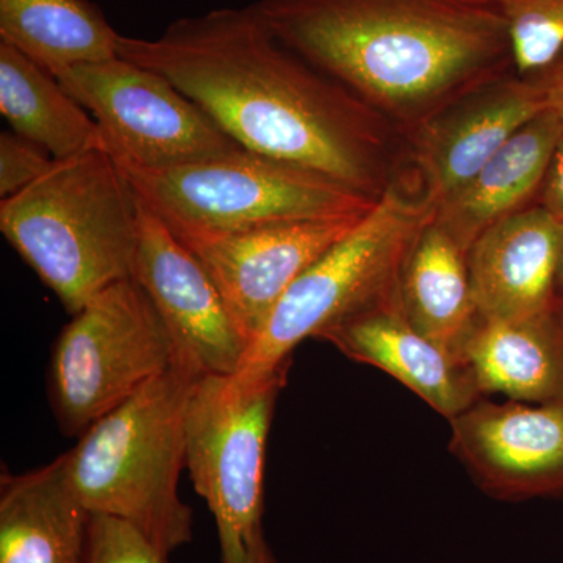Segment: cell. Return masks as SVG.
Returning <instances> with one entry per match:
<instances>
[{
  "mask_svg": "<svg viewBox=\"0 0 563 563\" xmlns=\"http://www.w3.org/2000/svg\"><path fill=\"white\" fill-rule=\"evenodd\" d=\"M118 55L166 77L243 150L380 201L407 172L402 133L272 32L254 3L120 36Z\"/></svg>",
  "mask_w": 563,
  "mask_h": 563,
  "instance_id": "obj_1",
  "label": "cell"
},
{
  "mask_svg": "<svg viewBox=\"0 0 563 563\" xmlns=\"http://www.w3.org/2000/svg\"><path fill=\"white\" fill-rule=\"evenodd\" d=\"M274 35L379 111L404 140L515 69L493 0H257Z\"/></svg>",
  "mask_w": 563,
  "mask_h": 563,
  "instance_id": "obj_2",
  "label": "cell"
},
{
  "mask_svg": "<svg viewBox=\"0 0 563 563\" xmlns=\"http://www.w3.org/2000/svg\"><path fill=\"white\" fill-rule=\"evenodd\" d=\"M140 198L102 147L55 161L0 201V231L73 317L96 295L132 279Z\"/></svg>",
  "mask_w": 563,
  "mask_h": 563,
  "instance_id": "obj_3",
  "label": "cell"
},
{
  "mask_svg": "<svg viewBox=\"0 0 563 563\" xmlns=\"http://www.w3.org/2000/svg\"><path fill=\"white\" fill-rule=\"evenodd\" d=\"M191 379L172 369L91 424L63 454L66 477L92 515L132 525L169 555L192 540L179 495Z\"/></svg>",
  "mask_w": 563,
  "mask_h": 563,
  "instance_id": "obj_4",
  "label": "cell"
},
{
  "mask_svg": "<svg viewBox=\"0 0 563 563\" xmlns=\"http://www.w3.org/2000/svg\"><path fill=\"white\" fill-rule=\"evenodd\" d=\"M433 207L402 177L344 239L291 285L244 354L235 376L254 380L290 368L307 339L398 284L407 252Z\"/></svg>",
  "mask_w": 563,
  "mask_h": 563,
  "instance_id": "obj_5",
  "label": "cell"
},
{
  "mask_svg": "<svg viewBox=\"0 0 563 563\" xmlns=\"http://www.w3.org/2000/svg\"><path fill=\"white\" fill-rule=\"evenodd\" d=\"M124 173L169 231L236 232L361 218L379 202L312 169L246 150L163 172Z\"/></svg>",
  "mask_w": 563,
  "mask_h": 563,
  "instance_id": "obj_6",
  "label": "cell"
},
{
  "mask_svg": "<svg viewBox=\"0 0 563 563\" xmlns=\"http://www.w3.org/2000/svg\"><path fill=\"white\" fill-rule=\"evenodd\" d=\"M287 374L254 380L213 374L188 391L185 465L217 521L222 563H251V544L263 533L266 444Z\"/></svg>",
  "mask_w": 563,
  "mask_h": 563,
  "instance_id": "obj_7",
  "label": "cell"
},
{
  "mask_svg": "<svg viewBox=\"0 0 563 563\" xmlns=\"http://www.w3.org/2000/svg\"><path fill=\"white\" fill-rule=\"evenodd\" d=\"M174 368L172 336L150 296L118 282L70 317L52 347L49 399L58 428L79 437Z\"/></svg>",
  "mask_w": 563,
  "mask_h": 563,
  "instance_id": "obj_8",
  "label": "cell"
},
{
  "mask_svg": "<svg viewBox=\"0 0 563 563\" xmlns=\"http://www.w3.org/2000/svg\"><path fill=\"white\" fill-rule=\"evenodd\" d=\"M57 79L98 122L102 150L124 172H163L243 150L166 77L125 58Z\"/></svg>",
  "mask_w": 563,
  "mask_h": 563,
  "instance_id": "obj_9",
  "label": "cell"
},
{
  "mask_svg": "<svg viewBox=\"0 0 563 563\" xmlns=\"http://www.w3.org/2000/svg\"><path fill=\"white\" fill-rule=\"evenodd\" d=\"M140 203L132 279L150 296L172 336L173 369L191 379L235 374L242 366L247 342L217 285L165 222Z\"/></svg>",
  "mask_w": 563,
  "mask_h": 563,
  "instance_id": "obj_10",
  "label": "cell"
},
{
  "mask_svg": "<svg viewBox=\"0 0 563 563\" xmlns=\"http://www.w3.org/2000/svg\"><path fill=\"white\" fill-rule=\"evenodd\" d=\"M362 218L285 222L236 232H172L209 273L250 347L291 285Z\"/></svg>",
  "mask_w": 563,
  "mask_h": 563,
  "instance_id": "obj_11",
  "label": "cell"
},
{
  "mask_svg": "<svg viewBox=\"0 0 563 563\" xmlns=\"http://www.w3.org/2000/svg\"><path fill=\"white\" fill-rule=\"evenodd\" d=\"M450 424V451L485 495L504 503L563 498V399L484 396Z\"/></svg>",
  "mask_w": 563,
  "mask_h": 563,
  "instance_id": "obj_12",
  "label": "cell"
},
{
  "mask_svg": "<svg viewBox=\"0 0 563 563\" xmlns=\"http://www.w3.org/2000/svg\"><path fill=\"white\" fill-rule=\"evenodd\" d=\"M543 110L539 84L518 73L466 92L406 136V176L435 209Z\"/></svg>",
  "mask_w": 563,
  "mask_h": 563,
  "instance_id": "obj_13",
  "label": "cell"
},
{
  "mask_svg": "<svg viewBox=\"0 0 563 563\" xmlns=\"http://www.w3.org/2000/svg\"><path fill=\"white\" fill-rule=\"evenodd\" d=\"M317 340L413 391L448 421L484 398L468 363L431 342L410 322L398 284L328 325Z\"/></svg>",
  "mask_w": 563,
  "mask_h": 563,
  "instance_id": "obj_14",
  "label": "cell"
},
{
  "mask_svg": "<svg viewBox=\"0 0 563 563\" xmlns=\"http://www.w3.org/2000/svg\"><path fill=\"white\" fill-rule=\"evenodd\" d=\"M563 228L539 203L485 231L468 251L477 313L517 320L559 301Z\"/></svg>",
  "mask_w": 563,
  "mask_h": 563,
  "instance_id": "obj_15",
  "label": "cell"
},
{
  "mask_svg": "<svg viewBox=\"0 0 563 563\" xmlns=\"http://www.w3.org/2000/svg\"><path fill=\"white\" fill-rule=\"evenodd\" d=\"M562 135L561 118L543 110L514 133L461 190L433 209V221L468 252L493 225L537 203Z\"/></svg>",
  "mask_w": 563,
  "mask_h": 563,
  "instance_id": "obj_16",
  "label": "cell"
},
{
  "mask_svg": "<svg viewBox=\"0 0 563 563\" xmlns=\"http://www.w3.org/2000/svg\"><path fill=\"white\" fill-rule=\"evenodd\" d=\"M92 514L49 465L0 477V563H87Z\"/></svg>",
  "mask_w": 563,
  "mask_h": 563,
  "instance_id": "obj_17",
  "label": "cell"
},
{
  "mask_svg": "<svg viewBox=\"0 0 563 563\" xmlns=\"http://www.w3.org/2000/svg\"><path fill=\"white\" fill-rule=\"evenodd\" d=\"M484 396L523 402L563 399V299L517 320L481 318L463 351Z\"/></svg>",
  "mask_w": 563,
  "mask_h": 563,
  "instance_id": "obj_18",
  "label": "cell"
},
{
  "mask_svg": "<svg viewBox=\"0 0 563 563\" xmlns=\"http://www.w3.org/2000/svg\"><path fill=\"white\" fill-rule=\"evenodd\" d=\"M398 292L404 312L415 328L465 362L463 351L479 320L468 252L433 217L404 258Z\"/></svg>",
  "mask_w": 563,
  "mask_h": 563,
  "instance_id": "obj_19",
  "label": "cell"
},
{
  "mask_svg": "<svg viewBox=\"0 0 563 563\" xmlns=\"http://www.w3.org/2000/svg\"><path fill=\"white\" fill-rule=\"evenodd\" d=\"M120 36L91 0H0V43L55 77L120 57Z\"/></svg>",
  "mask_w": 563,
  "mask_h": 563,
  "instance_id": "obj_20",
  "label": "cell"
},
{
  "mask_svg": "<svg viewBox=\"0 0 563 563\" xmlns=\"http://www.w3.org/2000/svg\"><path fill=\"white\" fill-rule=\"evenodd\" d=\"M0 113L11 131L38 144L55 161L101 147V131L54 74L0 43Z\"/></svg>",
  "mask_w": 563,
  "mask_h": 563,
  "instance_id": "obj_21",
  "label": "cell"
},
{
  "mask_svg": "<svg viewBox=\"0 0 563 563\" xmlns=\"http://www.w3.org/2000/svg\"><path fill=\"white\" fill-rule=\"evenodd\" d=\"M512 44L515 69L531 76L563 49V0H493Z\"/></svg>",
  "mask_w": 563,
  "mask_h": 563,
  "instance_id": "obj_22",
  "label": "cell"
},
{
  "mask_svg": "<svg viewBox=\"0 0 563 563\" xmlns=\"http://www.w3.org/2000/svg\"><path fill=\"white\" fill-rule=\"evenodd\" d=\"M168 559L132 525L92 515L87 563H169Z\"/></svg>",
  "mask_w": 563,
  "mask_h": 563,
  "instance_id": "obj_23",
  "label": "cell"
},
{
  "mask_svg": "<svg viewBox=\"0 0 563 563\" xmlns=\"http://www.w3.org/2000/svg\"><path fill=\"white\" fill-rule=\"evenodd\" d=\"M55 158L13 131L0 135V198L18 195L49 172Z\"/></svg>",
  "mask_w": 563,
  "mask_h": 563,
  "instance_id": "obj_24",
  "label": "cell"
},
{
  "mask_svg": "<svg viewBox=\"0 0 563 563\" xmlns=\"http://www.w3.org/2000/svg\"><path fill=\"white\" fill-rule=\"evenodd\" d=\"M537 203L543 207L563 228V135L555 146L550 166L544 174Z\"/></svg>",
  "mask_w": 563,
  "mask_h": 563,
  "instance_id": "obj_25",
  "label": "cell"
},
{
  "mask_svg": "<svg viewBox=\"0 0 563 563\" xmlns=\"http://www.w3.org/2000/svg\"><path fill=\"white\" fill-rule=\"evenodd\" d=\"M531 77L542 90L544 109L553 111L563 121V49L550 65Z\"/></svg>",
  "mask_w": 563,
  "mask_h": 563,
  "instance_id": "obj_26",
  "label": "cell"
},
{
  "mask_svg": "<svg viewBox=\"0 0 563 563\" xmlns=\"http://www.w3.org/2000/svg\"><path fill=\"white\" fill-rule=\"evenodd\" d=\"M251 563H279L276 555L273 554L272 548L265 540V536H261L255 539V542L251 544L250 550Z\"/></svg>",
  "mask_w": 563,
  "mask_h": 563,
  "instance_id": "obj_27",
  "label": "cell"
},
{
  "mask_svg": "<svg viewBox=\"0 0 563 563\" xmlns=\"http://www.w3.org/2000/svg\"><path fill=\"white\" fill-rule=\"evenodd\" d=\"M559 295L563 299V257L561 263V272H559Z\"/></svg>",
  "mask_w": 563,
  "mask_h": 563,
  "instance_id": "obj_28",
  "label": "cell"
}]
</instances>
